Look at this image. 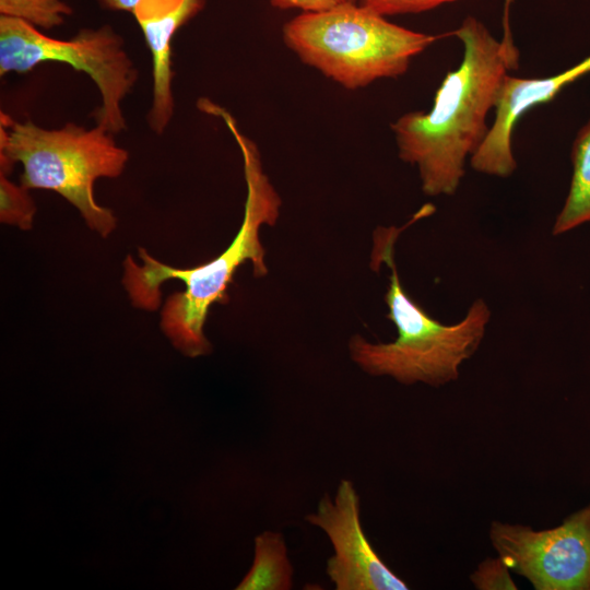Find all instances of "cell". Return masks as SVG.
Returning <instances> with one entry per match:
<instances>
[{
	"instance_id": "ffe728a7",
	"label": "cell",
	"mask_w": 590,
	"mask_h": 590,
	"mask_svg": "<svg viewBox=\"0 0 590 590\" xmlns=\"http://www.w3.org/2000/svg\"><path fill=\"white\" fill-rule=\"evenodd\" d=\"M349 1H352V2H357V0H349Z\"/></svg>"
},
{
	"instance_id": "ba28073f",
	"label": "cell",
	"mask_w": 590,
	"mask_h": 590,
	"mask_svg": "<svg viewBox=\"0 0 590 590\" xmlns=\"http://www.w3.org/2000/svg\"><path fill=\"white\" fill-rule=\"evenodd\" d=\"M305 520L321 529L332 544L326 573L337 590L409 589L368 541L361 522L359 496L350 480L339 483L333 497L323 495Z\"/></svg>"
},
{
	"instance_id": "8fae6325",
	"label": "cell",
	"mask_w": 590,
	"mask_h": 590,
	"mask_svg": "<svg viewBox=\"0 0 590 590\" xmlns=\"http://www.w3.org/2000/svg\"><path fill=\"white\" fill-rule=\"evenodd\" d=\"M294 569L287 555L284 536L264 531L255 538L253 562L236 590H290Z\"/></svg>"
},
{
	"instance_id": "277c9868",
	"label": "cell",
	"mask_w": 590,
	"mask_h": 590,
	"mask_svg": "<svg viewBox=\"0 0 590 590\" xmlns=\"http://www.w3.org/2000/svg\"><path fill=\"white\" fill-rule=\"evenodd\" d=\"M128 160V151L98 125L87 129L68 122L46 129L0 113V173L9 175L16 163L22 164V186L57 192L103 238L114 232L117 219L96 202L94 184L98 178L119 177Z\"/></svg>"
},
{
	"instance_id": "4fadbf2b",
	"label": "cell",
	"mask_w": 590,
	"mask_h": 590,
	"mask_svg": "<svg viewBox=\"0 0 590 590\" xmlns=\"http://www.w3.org/2000/svg\"><path fill=\"white\" fill-rule=\"evenodd\" d=\"M72 12L63 0H0V15L19 19L43 30L63 24Z\"/></svg>"
},
{
	"instance_id": "9c48e42d",
	"label": "cell",
	"mask_w": 590,
	"mask_h": 590,
	"mask_svg": "<svg viewBox=\"0 0 590 590\" xmlns=\"http://www.w3.org/2000/svg\"><path fill=\"white\" fill-rule=\"evenodd\" d=\"M590 73V56L554 75L544 78L505 76L494 107L495 117L488 133L470 157L472 168L489 176L506 178L517 162L512 135L519 119L531 108L552 101L564 87Z\"/></svg>"
},
{
	"instance_id": "2e32d148",
	"label": "cell",
	"mask_w": 590,
	"mask_h": 590,
	"mask_svg": "<svg viewBox=\"0 0 590 590\" xmlns=\"http://www.w3.org/2000/svg\"><path fill=\"white\" fill-rule=\"evenodd\" d=\"M452 1L456 0H357L384 16L421 13Z\"/></svg>"
},
{
	"instance_id": "7a4b0ae2",
	"label": "cell",
	"mask_w": 590,
	"mask_h": 590,
	"mask_svg": "<svg viewBox=\"0 0 590 590\" xmlns=\"http://www.w3.org/2000/svg\"><path fill=\"white\" fill-rule=\"evenodd\" d=\"M497 39L476 17L467 16L453 32L463 47L457 69L447 73L428 110L410 111L392 125L399 157L417 168L425 194L452 196L465 173V162L484 142L500 85L518 68L505 14Z\"/></svg>"
},
{
	"instance_id": "5b68a950",
	"label": "cell",
	"mask_w": 590,
	"mask_h": 590,
	"mask_svg": "<svg viewBox=\"0 0 590 590\" xmlns=\"http://www.w3.org/2000/svg\"><path fill=\"white\" fill-rule=\"evenodd\" d=\"M283 39L306 64L345 88L397 78L437 37L389 22L346 1L328 10L303 12L283 27Z\"/></svg>"
},
{
	"instance_id": "3957f363",
	"label": "cell",
	"mask_w": 590,
	"mask_h": 590,
	"mask_svg": "<svg viewBox=\"0 0 590 590\" xmlns=\"http://www.w3.org/2000/svg\"><path fill=\"white\" fill-rule=\"evenodd\" d=\"M405 227H379L371 250V268L377 270L386 263L391 272L385 302L398 337L388 343H371L354 335L349 343L350 355L370 376L390 377L406 386L441 387L458 379L461 365L480 347L491 309L477 298L459 322L445 324L415 303L404 291L394 262V243Z\"/></svg>"
},
{
	"instance_id": "9a60e30c",
	"label": "cell",
	"mask_w": 590,
	"mask_h": 590,
	"mask_svg": "<svg viewBox=\"0 0 590 590\" xmlns=\"http://www.w3.org/2000/svg\"><path fill=\"white\" fill-rule=\"evenodd\" d=\"M510 568L499 555L482 560L470 575V581L477 590L518 589L510 575Z\"/></svg>"
},
{
	"instance_id": "d6986e66",
	"label": "cell",
	"mask_w": 590,
	"mask_h": 590,
	"mask_svg": "<svg viewBox=\"0 0 590 590\" xmlns=\"http://www.w3.org/2000/svg\"><path fill=\"white\" fill-rule=\"evenodd\" d=\"M512 0H506L507 7L510 4Z\"/></svg>"
},
{
	"instance_id": "e0dca14e",
	"label": "cell",
	"mask_w": 590,
	"mask_h": 590,
	"mask_svg": "<svg viewBox=\"0 0 590 590\" xmlns=\"http://www.w3.org/2000/svg\"><path fill=\"white\" fill-rule=\"evenodd\" d=\"M274 8L299 9L303 12L328 10L349 0H270Z\"/></svg>"
},
{
	"instance_id": "30bf717a",
	"label": "cell",
	"mask_w": 590,
	"mask_h": 590,
	"mask_svg": "<svg viewBox=\"0 0 590 590\" xmlns=\"http://www.w3.org/2000/svg\"><path fill=\"white\" fill-rule=\"evenodd\" d=\"M204 5L205 0H140L132 11L151 54L152 103L146 119L157 135L164 133L174 115L173 37Z\"/></svg>"
},
{
	"instance_id": "5bb4252c",
	"label": "cell",
	"mask_w": 590,
	"mask_h": 590,
	"mask_svg": "<svg viewBox=\"0 0 590 590\" xmlns=\"http://www.w3.org/2000/svg\"><path fill=\"white\" fill-rule=\"evenodd\" d=\"M0 173V221L2 224L30 231L33 227L36 204L30 189L11 181Z\"/></svg>"
},
{
	"instance_id": "7c38bea8",
	"label": "cell",
	"mask_w": 590,
	"mask_h": 590,
	"mask_svg": "<svg viewBox=\"0 0 590 590\" xmlns=\"http://www.w3.org/2000/svg\"><path fill=\"white\" fill-rule=\"evenodd\" d=\"M571 163L569 191L552 228L555 236L590 223V119L573 142Z\"/></svg>"
},
{
	"instance_id": "ac0fdd59",
	"label": "cell",
	"mask_w": 590,
	"mask_h": 590,
	"mask_svg": "<svg viewBox=\"0 0 590 590\" xmlns=\"http://www.w3.org/2000/svg\"><path fill=\"white\" fill-rule=\"evenodd\" d=\"M99 4L108 10L125 11L132 13L140 0H97Z\"/></svg>"
},
{
	"instance_id": "6da1fadb",
	"label": "cell",
	"mask_w": 590,
	"mask_h": 590,
	"mask_svg": "<svg viewBox=\"0 0 590 590\" xmlns=\"http://www.w3.org/2000/svg\"><path fill=\"white\" fill-rule=\"evenodd\" d=\"M203 113L221 118L241 152L247 196L243 223L229 246L217 257L193 268H174L139 248L142 264L128 255L123 261L122 285L131 304L154 311L162 303L161 285L167 280L184 282L185 290L169 295L161 309L160 327L172 345L187 357L211 353L204 334L210 308L227 302V288L237 269L251 262L256 278L268 273L266 250L260 239L264 225L273 226L280 215L281 199L263 172L257 145L238 128L235 118L222 106L208 99Z\"/></svg>"
},
{
	"instance_id": "8992f818",
	"label": "cell",
	"mask_w": 590,
	"mask_h": 590,
	"mask_svg": "<svg viewBox=\"0 0 590 590\" xmlns=\"http://www.w3.org/2000/svg\"><path fill=\"white\" fill-rule=\"evenodd\" d=\"M47 61L68 63L93 80L101 95L93 113L96 125L113 134L127 129L121 103L139 72L113 26L85 27L69 39H58L25 21L0 15L1 76L23 74Z\"/></svg>"
},
{
	"instance_id": "52a82bcc",
	"label": "cell",
	"mask_w": 590,
	"mask_h": 590,
	"mask_svg": "<svg viewBox=\"0 0 590 590\" xmlns=\"http://www.w3.org/2000/svg\"><path fill=\"white\" fill-rule=\"evenodd\" d=\"M489 541L535 590H590V504L552 529L492 521Z\"/></svg>"
}]
</instances>
